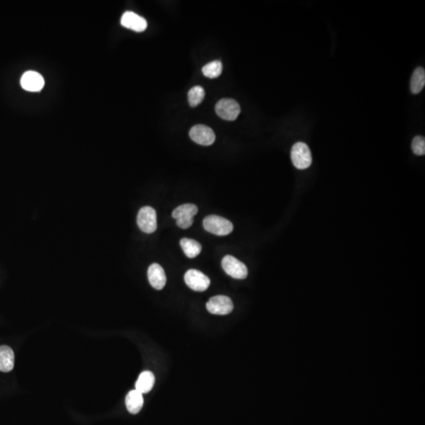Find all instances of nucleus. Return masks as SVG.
<instances>
[{
    "label": "nucleus",
    "instance_id": "1",
    "mask_svg": "<svg viewBox=\"0 0 425 425\" xmlns=\"http://www.w3.org/2000/svg\"><path fill=\"white\" fill-rule=\"evenodd\" d=\"M205 230L218 236L229 235L233 231V225L230 221L217 215H209L203 220Z\"/></svg>",
    "mask_w": 425,
    "mask_h": 425
},
{
    "label": "nucleus",
    "instance_id": "2",
    "mask_svg": "<svg viewBox=\"0 0 425 425\" xmlns=\"http://www.w3.org/2000/svg\"><path fill=\"white\" fill-rule=\"evenodd\" d=\"M292 163L298 169H306L312 164V155L308 145L298 142L292 146L291 152Z\"/></svg>",
    "mask_w": 425,
    "mask_h": 425
},
{
    "label": "nucleus",
    "instance_id": "3",
    "mask_svg": "<svg viewBox=\"0 0 425 425\" xmlns=\"http://www.w3.org/2000/svg\"><path fill=\"white\" fill-rule=\"evenodd\" d=\"M197 206L194 204H183L173 211L172 216L176 220V225L182 229L190 228L194 222V216L197 215Z\"/></svg>",
    "mask_w": 425,
    "mask_h": 425
},
{
    "label": "nucleus",
    "instance_id": "4",
    "mask_svg": "<svg viewBox=\"0 0 425 425\" xmlns=\"http://www.w3.org/2000/svg\"><path fill=\"white\" fill-rule=\"evenodd\" d=\"M224 271L234 279L244 280L248 275V268L242 262L232 255H226L222 261Z\"/></svg>",
    "mask_w": 425,
    "mask_h": 425
},
{
    "label": "nucleus",
    "instance_id": "5",
    "mask_svg": "<svg viewBox=\"0 0 425 425\" xmlns=\"http://www.w3.org/2000/svg\"><path fill=\"white\" fill-rule=\"evenodd\" d=\"M139 228L146 233H153L157 229V215L156 211L150 206H144L139 211L137 216Z\"/></svg>",
    "mask_w": 425,
    "mask_h": 425
},
{
    "label": "nucleus",
    "instance_id": "6",
    "mask_svg": "<svg viewBox=\"0 0 425 425\" xmlns=\"http://www.w3.org/2000/svg\"><path fill=\"white\" fill-rule=\"evenodd\" d=\"M217 114L224 120H234L240 113L239 103L232 99H222L215 106Z\"/></svg>",
    "mask_w": 425,
    "mask_h": 425
},
{
    "label": "nucleus",
    "instance_id": "7",
    "mask_svg": "<svg viewBox=\"0 0 425 425\" xmlns=\"http://www.w3.org/2000/svg\"><path fill=\"white\" fill-rule=\"evenodd\" d=\"M233 308L232 300L225 295L212 297L206 303L208 311L215 315H227L232 313Z\"/></svg>",
    "mask_w": 425,
    "mask_h": 425
},
{
    "label": "nucleus",
    "instance_id": "8",
    "mask_svg": "<svg viewBox=\"0 0 425 425\" xmlns=\"http://www.w3.org/2000/svg\"><path fill=\"white\" fill-rule=\"evenodd\" d=\"M185 281L195 291H206L210 285V280L197 269H189L185 275Z\"/></svg>",
    "mask_w": 425,
    "mask_h": 425
},
{
    "label": "nucleus",
    "instance_id": "9",
    "mask_svg": "<svg viewBox=\"0 0 425 425\" xmlns=\"http://www.w3.org/2000/svg\"><path fill=\"white\" fill-rule=\"evenodd\" d=\"M189 136L194 142L203 146H209L216 140L215 132L204 125H197L192 127L189 132Z\"/></svg>",
    "mask_w": 425,
    "mask_h": 425
},
{
    "label": "nucleus",
    "instance_id": "10",
    "mask_svg": "<svg viewBox=\"0 0 425 425\" xmlns=\"http://www.w3.org/2000/svg\"><path fill=\"white\" fill-rule=\"evenodd\" d=\"M21 85L28 92H40L44 86V77L35 71H27L21 79Z\"/></svg>",
    "mask_w": 425,
    "mask_h": 425
},
{
    "label": "nucleus",
    "instance_id": "11",
    "mask_svg": "<svg viewBox=\"0 0 425 425\" xmlns=\"http://www.w3.org/2000/svg\"><path fill=\"white\" fill-rule=\"evenodd\" d=\"M120 24L122 26L136 32L144 31L147 27L145 18L132 11H127L122 15Z\"/></svg>",
    "mask_w": 425,
    "mask_h": 425
},
{
    "label": "nucleus",
    "instance_id": "12",
    "mask_svg": "<svg viewBox=\"0 0 425 425\" xmlns=\"http://www.w3.org/2000/svg\"><path fill=\"white\" fill-rule=\"evenodd\" d=\"M149 282L155 289L162 290L166 284V276L164 269L160 265L154 263L147 271Z\"/></svg>",
    "mask_w": 425,
    "mask_h": 425
},
{
    "label": "nucleus",
    "instance_id": "13",
    "mask_svg": "<svg viewBox=\"0 0 425 425\" xmlns=\"http://www.w3.org/2000/svg\"><path fill=\"white\" fill-rule=\"evenodd\" d=\"M126 405L129 413L132 414L139 413L143 406V394L136 390H131L126 396Z\"/></svg>",
    "mask_w": 425,
    "mask_h": 425
},
{
    "label": "nucleus",
    "instance_id": "14",
    "mask_svg": "<svg viewBox=\"0 0 425 425\" xmlns=\"http://www.w3.org/2000/svg\"><path fill=\"white\" fill-rule=\"evenodd\" d=\"M14 353L8 346L0 347V371L9 373L14 369Z\"/></svg>",
    "mask_w": 425,
    "mask_h": 425
},
{
    "label": "nucleus",
    "instance_id": "15",
    "mask_svg": "<svg viewBox=\"0 0 425 425\" xmlns=\"http://www.w3.org/2000/svg\"><path fill=\"white\" fill-rule=\"evenodd\" d=\"M155 378L153 373L150 371L143 372L140 375L136 383V390L141 394L148 393L155 385Z\"/></svg>",
    "mask_w": 425,
    "mask_h": 425
},
{
    "label": "nucleus",
    "instance_id": "16",
    "mask_svg": "<svg viewBox=\"0 0 425 425\" xmlns=\"http://www.w3.org/2000/svg\"><path fill=\"white\" fill-rule=\"evenodd\" d=\"M185 255L188 258L197 257L202 251V246L199 242L189 238H183L179 242Z\"/></svg>",
    "mask_w": 425,
    "mask_h": 425
},
{
    "label": "nucleus",
    "instance_id": "17",
    "mask_svg": "<svg viewBox=\"0 0 425 425\" xmlns=\"http://www.w3.org/2000/svg\"><path fill=\"white\" fill-rule=\"evenodd\" d=\"M425 85V71L422 67H417L413 72L410 80V89L413 94H418Z\"/></svg>",
    "mask_w": 425,
    "mask_h": 425
},
{
    "label": "nucleus",
    "instance_id": "18",
    "mask_svg": "<svg viewBox=\"0 0 425 425\" xmlns=\"http://www.w3.org/2000/svg\"><path fill=\"white\" fill-rule=\"evenodd\" d=\"M222 70H223V66H222V62L220 60H215L204 66L202 68V73L208 78L214 79L217 78L222 74Z\"/></svg>",
    "mask_w": 425,
    "mask_h": 425
},
{
    "label": "nucleus",
    "instance_id": "19",
    "mask_svg": "<svg viewBox=\"0 0 425 425\" xmlns=\"http://www.w3.org/2000/svg\"><path fill=\"white\" fill-rule=\"evenodd\" d=\"M189 103L191 106L195 107L202 103L205 98V90L201 86H195L191 88L188 95Z\"/></svg>",
    "mask_w": 425,
    "mask_h": 425
},
{
    "label": "nucleus",
    "instance_id": "20",
    "mask_svg": "<svg viewBox=\"0 0 425 425\" xmlns=\"http://www.w3.org/2000/svg\"><path fill=\"white\" fill-rule=\"evenodd\" d=\"M412 150L413 153L418 156H422L425 154L424 137L421 136H416L412 142Z\"/></svg>",
    "mask_w": 425,
    "mask_h": 425
}]
</instances>
